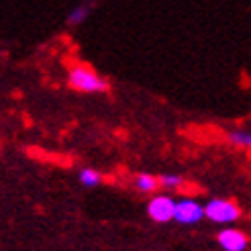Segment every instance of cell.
Wrapping results in <instances>:
<instances>
[{
    "mask_svg": "<svg viewBox=\"0 0 251 251\" xmlns=\"http://www.w3.org/2000/svg\"><path fill=\"white\" fill-rule=\"evenodd\" d=\"M68 84L78 92H106L108 90V84L104 78H100L98 74L88 68L84 64H76L70 68V74H68Z\"/></svg>",
    "mask_w": 251,
    "mask_h": 251,
    "instance_id": "cell-1",
    "label": "cell"
},
{
    "mask_svg": "<svg viewBox=\"0 0 251 251\" xmlns=\"http://www.w3.org/2000/svg\"><path fill=\"white\" fill-rule=\"evenodd\" d=\"M204 217L212 223H235L241 217V208L237 206L233 200L225 198H212L204 206Z\"/></svg>",
    "mask_w": 251,
    "mask_h": 251,
    "instance_id": "cell-2",
    "label": "cell"
},
{
    "mask_svg": "<svg viewBox=\"0 0 251 251\" xmlns=\"http://www.w3.org/2000/svg\"><path fill=\"white\" fill-rule=\"evenodd\" d=\"M204 217V206H200L196 200L192 198H182L176 200V212H174V221H178L182 225H194Z\"/></svg>",
    "mask_w": 251,
    "mask_h": 251,
    "instance_id": "cell-3",
    "label": "cell"
},
{
    "mask_svg": "<svg viewBox=\"0 0 251 251\" xmlns=\"http://www.w3.org/2000/svg\"><path fill=\"white\" fill-rule=\"evenodd\" d=\"M147 212L151 221L155 223H168L174 219V212H176V200L170 196H153L151 202L147 206Z\"/></svg>",
    "mask_w": 251,
    "mask_h": 251,
    "instance_id": "cell-4",
    "label": "cell"
},
{
    "mask_svg": "<svg viewBox=\"0 0 251 251\" xmlns=\"http://www.w3.org/2000/svg\"><path fill=\"white\" fill-rule=\"evenodd\" d=\"M217 241L225 251H245L249 245V239L237 229H223L217 237Z\"/></svg>",
    "mask_w": 251,
    "mask_h": 251,
    "instance_id": "cell-5",
    "label": "cell"
},
{
    "mask_svg": "<svg viewBox=\"0 0 251 251\" xmlns=\"http://www.w3.org/2000/svg\"><path fill=\"white\" fill-rule=\"evenodd\" d=\"M96 4V0H84V2H80L76 8L70 10V15L66 19V23L70 25V27H78V25H82L88 17H90V12Z\"/></svg>",
    "mask_w": 251,
    "mask_h": 251,
    "instance_id": "cell-6",
    "label": "cell"
},
{
    "mask_svg": "<svg viewBox=\"0 0 251 251\" xmlns=\"http://www.w3.org/2000/svg\"><path fill=\"white\" fill-rule=\"evenodd\" d=\"M135 188L139 192L151 194L155 188H159V178H155V176H151V174H139L135 178Z\"/></svg>",
    "mask_w": 251,
    "mask_h": 251,
    "instance_id": "cell-7",
    "label": "cell"
},
{
    "mask_svg": "<svg viewBox=\"0 0 251 251\" xmlns=\"http://www.w3.org/2000/svg\"><path fill=\"white\" fill-rule=\"evenodd\" d=\"M229 141L237 147L251 149V131H231L229 133Z\"/></svg>",
    "mask_w": 251,
    "mask_h": 251,
    "instance_id": "cell-8",
    "label": "cell"
},
{
    "mask_svg": "<svg viewBox=\"0 0 251 251\" xmlns=\"http://www.w3.org/2000/svg\"><path fill=\"white\" fill-rule=\"evenodd\" d=\"M80 182L88 188H92V186H98L100 182H102V176H100L96 170H90V168H86L80 172Z\"/></svg>",
    "mask_w": 251,
    "mask_h": 251,
    "instance_id": "cell-9",
    "label": "cell"
},
{
    "mask_svg": "<svg viewBox=\"0 0 251 251\" xmlns=\"http://www.w3.org/2000/svg\"><path fill=\"white\" fill-rule=\"evenodd\" d=\"M182 176L178 174H164V176H159V186H164V188H180L182 186Z\"/></svg>",
    "mask_w": 251,
    "mask_h": 251,
    "instance_id": "cell-10",
    "label": "cell"
}]
</instances>
